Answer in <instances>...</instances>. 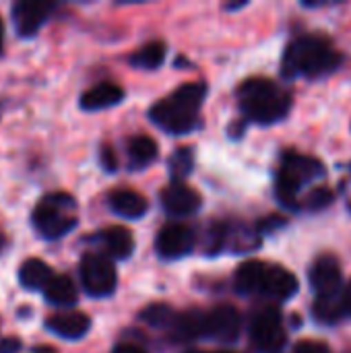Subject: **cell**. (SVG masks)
Listing matches in <instances>:
<instances>
[{
	"mask_svg": "<svg viewBox=\"0 0 351 353\" xmlns=\"http://www.w3.org/2000/svg\"><path fill=\"white\" fill-rule=\"evenodd\" d=\"M339 64H341V56L335 52L329 39L321 35H302L288 46L281 70L288 79L294 77L319 79L333 72Z\"/></svg>",
	"mask_w": 351,
	"mask_h": 353,
	"instance_id": "obj_1",
	"label": "cell"
},
{
	"mask_svg": "<svg viewBox=\"0 0 351 353\" xmlns=\"http://www.w3.org/2000/svg\"><path fill=\"white\" fill-rule=\"evenodd\" d=\"M205 93L207 87L203 83H186L166 99L157 101L149 116L159 128L172 134H186L199 124L197 114L203 105Z\"/></svg>",
	"mask_w": 351,
	"mask_h": 353,
	"instance_id": "obj_2",
	"label": "cell"
},
{
	"mask_svg": "<svg viewBox=\"0 0 351 353\" xmlns=\"http://www.w3.org/2000/svg\"><path fill=\"white\" fill-rule=\"evenodd\" d=\"M238 103L244 116L257 124H273L290 110V93L269 79H250L238 89Z\"/></svg>",
	"mask_w": 351,
	"mask_h": 353,
	"instance_id": "obj_3",
	"label": "cell"
},
{
	"mask_svg": "<svg viewBox=\"0 0 351 353\" xmlns=\"http://www.w3.org/2000/svg\"><path fill=\"white\" fill-rule=\"evenodd\" d=\"M325 174V168L321 161H317L314 157L308 155H298V153H288L283 157V163L279 168L277 174V199L285 205V207H298V190Z\"/></svg>",
	"mask_w": 351,
	"mask_h": 353,
	"instance_id": "obj_4",
	"label": "cell"
},
{
	"mask_svg": "<svg viewBox=\"0 0 351 353\" xmlns=\"http://www.w3.org/2000/svg\"><path fill=\"white\" fill-rule=\"evenodd\" d=\"M77 203L68 194H50L33 209V225L43 238H60L77 225Z\"/></svg>",
	"mask_w": 351,
	"mask_h": 353,
	"instance_id": "obj_5",
	"label": "cell"
},
{
	"mask_svg": "<svg viewBox=\"0 0 351 353\" xmlns=\"http://www.w3.org/2000/svg\"><path fill=\"white\" fill-rule=\"evenodd\" d=\"M250 339L263 353H275L285 345V329L277 308H263L252 316Z\"/></svg>",
	"mask_w": 351,
	"mask_h": 353,
	"instance_id": "obj_6",
	"label": "cell"
},
{
	"mask_svg": "<svg viewBox=\"0 0 351 353\" xmlns=\"http://www.w3.org/2000/svg\"><path fill=\"white\" fill-rule=\"evenodd\" d=\"M81 281L89 296L106 298V296L114 294L118 277H116L114 265L108 259H103L99 254H87L81 261Z\"/></svg>",
	"mask_w": 351,
	"mask_h": 353,
	"instance_id": "obj_7",
	"label": "cell"
},
{
	"mask_svg": "<svg viewBox=\"0 0 351 353\" xmlns=\"http://www.w3.org/2000/svg\"><path fill=\"white\" fill-rule=\"evenodd\" d=\"M310 285L317 292L319 298H333L341 292L343 288V277H341V267L339 261L333 254H323L314 261L308 273Z\"/></svg>",
	"mask_w": 351,
	"mask_h": 353,
	"instance_id": "obj_8",
	"label": "cell"
},
{
	"mask_svg": "<svg viewBox=\"0 0 351 353\" xmlns=\"http://www.w3.org/2000/svg\"><path fill=\"white\" fill-rule=\"evenodd\" d=\"M155 248L163 259H182L194 248V232L182 223L163 225L155 238Z\"/></svg>",
	"mask_w": 351,
	"mask_h": 353,
	"instance_id": "obj_9",
	"label": "cell"
},
{
	"mask_svg": "<svg viewBox=\"0 0 351 353\" xmlns=\"http://www.w3.org/2000/svg\"><path fill=\"white\" fill-rule=\"evenodd\" d=\"M240 327H242L240 312L230 304H221L213 308L209 314H205V337H211L215 341L221 343L234 341L240 335Z\"/></svg>",
	"mask_w": 351,
	"mask_h": 353,
	"instance_id": "obj_10",
	"label": "cell"
},
{
	"mask_svg": "<svg viewBox=\"0 0 351 353\" xmlns=\"http://www.w3.org/2000/svg\"><path fill=\"white\" fill-rule=\"evenodd\" d=\"M50 2H39V0H25L12 6V21L17 27V33L23 37H31L39 31V27L46 23L48 14L52 12Z\"/></svg>",
	"mask_w": 351,
	"mask_h": 353,
	"instance_id": "obj_11",
	"label": "cell"
},
{
	"mask_svg": "<svg viewBox=\"0 0 351 353\" xmlns=\"http://www.w3.org/2000/svg\"><path fill=\"white\" fill-rule=\"evenodd\" d=\"M201 194L186 182H172L161 192V205L170 215H192L201 209Z\"/></svg>",
	"mask_w": 351,
	"mask_h": 353,
	"instance_id": "obj_12",
	"label": "cell"
},
{
	"mask_svg": "<svg viewBox=\"0 0 351 353\" xmlns=\"http://www.w3.org/2000/svg\"><path fill=\"white\" fill-rule=\"evenodd\" d=\"M296 292H298V279H296L294 273H290L288 269L277 267V265L265 269L261 294H265L267 298L285 302V300H290Z\"/></svg>",
	"mask_w": 351,
	"mask_h": 353,
	"instance_id": "obj_13",
	"label": "cell"
},
{
	"mask_svg": "<svg viewBox=\"0 0 351 353\" xmlns=\"http://www.w3.org/2000/svg\"><path fill=\"white\" fill-rule=\"evenodd\" d=\"M46 325L50 331H54L62 339H81L87 335L91 321L83 312H62V314L52 316Z\"/></svg>",
	"mask_w": 351,
	"mask_h": 353,
	"instance_id": "obj_14",
	"label": "cell"
},
{
	"mask_svg": "<svg viewBox=\"0 0 351 353\" xmlns=\"http://www.w3.org/2000/svg\"><path fill=\"white\" fill-rule=\"evenodd\" d=\"M122 97H124L122 87H118L114 83H99V85H93L91 89H87L81 95V108L89 110V112L106 110V108H112V105L120 103Z\"/></svg>",
	"mask_w": 351,
	"mask_h": 353,
	"instance_id": "obj_15",
	"label": "cell"
},
{
	"mask_svg": "<svg viewBox=\"0 0 351 353\" xmlns=\"http://www.w3.org/2000/svg\"><path fill=\"white\" fill-rule=\"evenodd\" d=\"M265 263L259 261H246L244 265L238 267L236 275H234V288L238 294L242 296H250V294H261L263 288V277H265Z\"/></svg>",
	"mask_w": 351,
	"mask_h": 353,
	"instance_id": "obj_16",
	"label": "cell"
},
{
	"mask_svg": "<svg viewBox=\"0 0 351 353\" xmlns=\"http://www.w3.org/2000/svg\"><path fill=\"white\" fill-rule=\"evenodd\" d=\"M110 207L114 213H118L126 219H139L147 213L149 205L139 192L122 188V190H114L110 194Z\"/></svg>",
	"mask_w": 351,
	"mask_h": 353,
	"instance_id": "obj_17",
	"label": "cell"
},
{
	"mask_svg": "<svg viewBox=\"0 0 351 353\" xmlns=\"http://www.w3.org/2000/svg\"><path fill=\"white\" fill-rule=\"evenodd\" d=\"M101 240H103V246L106 250L118 259V261H124L132 254L134 250V240H132V234L126 230V228H110L101 234Z\"/></svg>",
	"mask_w": 351,
	"mask_h": 353,
	"instance_id": "obj_18",
	"label": "cell"
},
{
	"mask_svg": "<svg viewBox=\"0 0 351 353\" xmlns=\"http://www.w3.org/2000/svg\"><path fill=\"white\" fill-rule=\"evenodd\" d=\"M52 277H54L52 269L39 259L25 261V265L19 271V279H21L23 288H27V290H43L52 281Z\"/></svg>",
	"mask_w": 351,
	"mask_h": 353,
	"instance_id": "obj_19",
	"label": "cell"
},
{
	"mask_svg": "<svg viewBox=\"0 0 351 353\" xmlns=\"http://www.w3.org/2000/svg\"><path fill=\"white\" fill-rule=\"evenodd\" d=\"M43 296L54 306H72L77 302V288L66 275H54L43 288Z\"/></svg>",
	"mask_w": 351,
	"mask_h": 353,
	"instance_id": "obj_20",
	"label": "cell"
},
{
	"mask_svg": "<svg viewBox=\"0 0 351 353\" xmlns=\"http://www.w3.org/2000/svg\"><path fill=\"white\" fill-rule=\"evenodd\" d=\"M172 329H174V333L180 339H186V341L205 337V314H201L197 310L184 312V314H176Z\"/></svg>",
	"mask_w": 351,
	"mask_h": 353,
	"instance_id": "obj_21",
	"label": "cell"
},
{
	"mask_svg": "<svg viewBox=\"0 0 351 353\" xmlns=\"http://www.w3.org/2000/svg\"><path fill=\"white\" fill-rule=\"evenodd\" d=\"M126 153H128V159H130L132 168H145L151 161H155V157H157V143L153 139L141 134V137H134V139L128 141Z\"/></svg>",
	"mask_w": 351,
	"mask_h": 353,
	"instance_id": "obj_22",
	"label": "cell"
},
{
	"mask_svg": "<svg viewBox=\"0 0 351 353\" xmlns=\"http://www.w3.org/2000/svg\"><path fill=\"white\" fill-rule=\"evenodd\" d=\"M166 60V43L151 41L145 43L134 56H130V64L137 68H157Z\"/></svg>",
	"mask_w": 351,
	"mask_h": 353,
	"instance_id": "obj_23",
	"label": "cell"
},
{
	"mask_svg": "<svg viewBox=\"0 0 351 353\" xmlns=\"http://www.w3.org/2000/svg\"><path fill=\"white\" fill-rule=\"evenodd\" d=\"M174 319H176L174 310L166 304H151L141 312V321L155 329H166V327L174 325Z\"/></svg>",
	"mask_w": 351,
	"mask_h": 353,
	"instance_id": "obj_24",
	"label": "cell"
},
{
	"mask_svg": "<svg viewBox=\"0 0 351 353\" xmlns=\"http://www.w3.org/2000/svg\"><path fill=\"white\" fill-rule=\"evenodd\" d=\"M172 182H184V178L192 172V151L188 147H180L170 159Z\"/></svg>",
	"mask_w": 351,
	"mask_h": 353,
	"instance_id": "obj_25",
	"label": "cell"
},
{
	"mask_svg": "<svg viewBox=\"0 0 351 353\" xmlns=\"http://www.w3.org/2000/svg\"><path fill=\"white\" fill-rule=\"evenodd\" d=\"M335 201V194H333V190L331 188H327V186H317V188H312L310 192H308V196H306V201H304V207L308 209V211H323V209H327L331 203Z\"/></svg>",
	"mask_w": 351,
	"mask_h": 353,
	"instance_id": "obj_26",
	"label": "cell"
},
{
	"mask_svg": "<svg viewBox=\"0 0 351 353\" xmlns=\"http://www.w3.org/2000/svg\"><path fill=\"white\" fill-rule=\"evenodd\" d=\"M225 238H228V228L223 223H213L207 232V242H205L207 252H211V254L219 252L225 244Z\"/></svg>",
	"mask_w": 351,
	"mask_h": 353,
	"instance_id": "obj_27",
	"label": "cell"
},
{
	"mask_svg": "<svg viewBox=\"0 0 351 353\" xmlns=\"http://www.w3.org/2000/svg\"><path fill=\"white\" fill-rule=\"evenodd\" d=\"M337 310H339V321L351 319V281L341 288L337 296Z\"/></svg>",
	"mask_w": 351,
	"mask_h": 353,
	"instance_id": "obj_28",
	"label": "cell"
},
{
	"mask_svg": "<svg viewBox=\"0 0 351 353\" xmlns=\"http://www.w3.org/2000/svg\"><path fill=\"white\" fill-rule=\"evenodd\" d=\"M294 353H331V350H329V345L323 343V341H310V339H308V341L296 343Z\"/></svg>",
	"mask_w": 351,
	"mask_h": 353,
	"instance_id": "obj_29",
	"label": "cell"
},
{
	"mask_svg": "<svg viewBox=\"0 0 351 353\" xmlns=\"http://www.w3.org/2000/svg\"><path fill=\"white\" fill-rule=\"evenodd\" d=\"M114 353H145L141 347H137V345H118Z\"/></svg>",
	"mask_w": 351,
	"mask_h": 353,
	"instance_id": "obj_30",
	"label": "cell"
},
{
	"mask_svg": "<svg viewBox=\"0 0 351 353\" xmlns=\"http://www.w3.org/2000/svg\"><path fill=\"white\" fill-rule=\"evenodd\" d=\"M2 347H4V350H2L4 353H12L21 347V343H19V341H14V339H8V341H4V343H2Z\"/></svg>",
	"mask_w": 351,
	"mask_h": 353,
	"instance_id": "obj_31",
	"label": "cell"
},
{
	"mask_svg": "<svg viewBox=\"0 0 351 353\" xmlns=\"http://www.w3.org/2000/svg\"><path fill=\"white\" fill-rule=\"evenodd\" d=\"M103 161H106V165H108V170H114V165H116V161H114V157H112V153H110V149H108V147L103 149Z\"/></svg>",
	"mask_w": 351,
	"mask_h": 353,
	"instance_id": "obj_32",
	"label": "cell"
},
{
	"mask_svg": "<svg viewBox=\"0 0 351 353\" xmlns=\"http://www.w3.org/2000/svg\"><path fill=\"white\" fill-rule=\"evenodd\" d=\"M4 246H6V238H4V236L0 234V252L4 250Z\"/></svg>",
	"mask_w": 351,
	"mask_h": 353,
	"instance_id": "obj_33",
	"label": "cell"
},
{
	"mask_svg": "<svg viewBox=\"0 0 351 353\" xmlns=\"http://www.w3.org/2000/svg\"><path fill=\"white\" fill-rule=\"evenodd\" d=\"M0 50H2V23H0Z\"/></svg>",
	"mask_w": 351,
	"mask_h": 353,
	"instance_id": "obj_34",
	"label": "cell"
},
{
	"mask_svg": "<svg viewBox=\"0 0 351 353\" xmlns=\"http://www.w3.org/2000/svg\"><path fill=\"white\" fill-rule=\"evenodd\" d=\"M217 353H228V352H217Z\"/></svg>",
	"mask_w": 351,
	"mask_h": 353,
	"instance_id": "obj_35",
	"label": "cell"
},
{
	"mask_svg": "<svg viewBox=\"0 0 351 353\" xmlns=\"http://www.w3.org/2000/svg\"><path fill=\"white\" fill-rule=\"evenodd\" d=\"M345 353H351V352H345Z\"/></svg>",
	"mask_w": 351,
	"mask_h": 353,
	"instance_id": "obj_36",
	"label": "cell"
}]
</instances>
